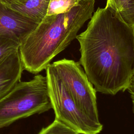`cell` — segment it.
Returning <instances> with one entry per match:
<instances>
[{
	"mask_svg": "<svg viewBox=\"0 0 134 134\" xmlns=\"http://www.w3.org/2000/svg\"><path fill=\"white\" fill-rule=\"evenodd\" d=\"M76 38L79 63L96 91L114 95L126 90L134 74L132 27L118 13L99 7Z\"/></svg>",
	"mask_w": 134,
	"mask_h": 134,
	"instance_id": "cell-1",
	"label": "cell"
},
{
	"mask_svg": "<svg viewBox=\"0 0 134 134\" xmlns=\"http://www.w3.org/2000/svg\"><path fill=\"white\" fill-rule=\"evenodd\" d=\"M45 70L55 119L78 134L100 133L96 91L80 63L63 59Z\"/></svg>",
	"mask_w": 134,
	"mask_h": 134,
	"instance_id": "cell-2",
	"label": "cell"
},
{
	"mask_svg": "<svg viewBox=\"0 0 134 134\" xmlns=\"http://www.w3.org/2000/svg\"><path fill=\"white\" fill-rule=\"evenodd\" d=\"M95 0H81L69 12L47 15L32 31L19 41L18 50L24 70L39 74L77 36L84 23L91 19Z\"/></svg>",
	"mask_w": 134,
	"mask_h": 134,
	"instance_id": "cell-3",
	"label": "cell"
},
{
	"mask_svg": "<svg viewBox=\"0 0 134 134\" xmlns=\"http://www.w3.org/2000/svg\"><path fill=\"white\" fill-rule=\"evenodd\" d=\"M51 108L46 76L36 74L30 81L19 82L0 99V128Z\"/></svg>",
	"mask_w": 134,
	"mask_h": 134,
	"instance_id": "cell-4",
	"label": "cell"
},
{
	"mask_svg": "<svg viewBox=\"0 0 134 134\" xmlns=\"http://www.w3.org/2000/svg\"><path fill=\"white\" fill-rule=\"evenodd\" d=\"M39 23L21 15L0 1V34L12 36L20 41Z\"/></svg>",
	"mask_w": 134,
	"mask_h": 134,
	"instance_id": "cell-5",
	"label": "cell"
},
{
	"mask_svg": "<svg viewBox=\"0 0 134 134\" xmlns=\"http://www.w3.org/2000/svg\"><path fill=\"white\" fill-rule=\"evenodd\" d=\"M24 70L18 49L0 59V99L20 82Z\"/></svg>",
	"mask_w": 134,
	"mask_h": 134,
	"instance_id": "cell-6",
	"label": "cell"
},
{
	"mask_svg": "<svg viewBox=\"0 0 134 134\" xmlns=\"http://www.w3.org/2000/svg\"><path fill=\"white\" fill-rule=\"evenodd\" d=\"M50 0H24L9 7L21 15L40 23L47 16Z\"/></svg>",
	"mask_w": 134,
	"mask_h": 134,
	"instance_id": "cell-7",
	"label": "cell"
},
{
	"mask_svg": "<svg viewBox=\"0 0 134 134\" xmlns=\"http://www.w3.org/2000/svg\"><path fill=\"white\" fill-rule=\"evenodd\" d=\"M81 0H50L47 15L63 14L78 5Z\"/></svg>",
	"mask_w": 134,
	"mask_h": 134,
	"instance_id": "cell-8",
	"label": "cell"
},
{
	"mask_svg": "<svg viewBox=\"0 0 134 134\" xmlns=\"http://www.w3.org/2000/svg\"><path fill=\"white\" fill-rule=\"evenodd\" d=\"M19 41L8 35L0 34V59L17 50Z\"/></svg>",
	"mask_w": 134,
	"mask_h": 134,
	"instance_id": "cell-9",
	"label": "cell"
},
{
	"mask_svg": "<svg viewBox=\"0 0 134 134\" xmlns=\"http://www.w3.org/2000/svg\"><path fill=\"white\" fill-rule=\"evenodd\" d=\"M38 134H78L60 121L54 120L48 126L42 128Z\"/></svg>",
	"mask_w": 134,
	"mask_h": 134,
	"instance_id": "cell-10",
	"label": "cell"
},
{
	"mask_svg": "<svg viewBox=\"0 0 134 134\" xmlns=\"http://www.w3.org/2000/svg\"><path fill=\"white\" fill-rule=\"evenodd\" d=\"M118 14L127 24L134 26V0H129Z\"/></svg>",
	"mask_w": 134,
	"mask_h": 134,
	"instance_id": "cell-11",
	"label": "cell"
},
{
	"mask_svg": "<svg viewBox=\"0 0 134 134\" xmlns=\"http://www.w3.org/2000/svg\"><path fill=\"white\" fill-rule=\"evenodd\" d=\"M129 0H107L105 7L109 8L117 13L122 10Z\"/></svg>",
	"mask_w": 134,
	"mask_h": 134,
	"instance_id": "cell-12",
	"label": "cell"
},
{
	"mask_svg": "<svg viewBox=\"0 0 134 134\" xmlns=\"http://www.w3.org/2000/svg\"><path fill=\"white\" fill-rule=\"evenodd\" d=\"M130 95V97L132 103V110L134 113V74L127 87V90Z\"/></svg>",
	"mask_w": 134,
	"mask_h": 134,
	"instance_id": "cell-13",
	"label": "cell"
},
{
	"mask_svg": "<svg viewBox=\"0 0 134 134\" xmlns=\"http://www.w3.org/2000/svg\"><path fill=\"white\" fill-rule=\"evenodd\" d=\"M23 1H24V0H0V1L3 4H4V5H5L7 6H9L12 4H13L16 3L21 2Z\"/></svg>",
	"mask_w": 134,
	"mask_h": 134,
	"instance_id": "cell-14",
	"label": "cell"
},
{
	"mask_svg": "<svg viewBox=\"0 0 134 134\" xmlns=\"http://www.w3.org/2000/svg\"><path fill=\"white\" fill-rule=\"evenodd\" d=\"M131 27H132V29H133V38H134V26H132Z\"/></svg>",
	"mask_w": 134,
	"mask_h": 134,
	"instance_id": "cell-15",
	"label": "cell"
}]
</instances>
